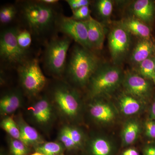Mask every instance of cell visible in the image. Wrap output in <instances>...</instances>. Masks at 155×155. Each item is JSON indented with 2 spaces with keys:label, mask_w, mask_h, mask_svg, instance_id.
I'll return each mask as SVG.
<instances>
[{
  "label": "cell",
  "mask_w": 155,
  "mask_h": 155,
  "mask_svg": "<svg viewBox=\"0 0 155 155\" xmlns=\"http://www.w3.org/2000/svg\"><path fill=\"white\" fill-rule=\"evenodd\" d=\"M118 101L120 111L127 116H133L140 113L143 109L144 104L125 91L119 95Z\"/></svg>",
  "instance_id": "cell-20"
},
{
  "label": "cell",
  "mask_w": 155,
  "mask_h": 155,
  "mask_svg": "<svg viewBox=\"0 0 155 155\" xmlns=\"http://www.w3.org/2000/svg\"><path fill=\"white\" fill-rule=\"evenodd\" d=\"M108 46L114 64L122 63L128 55L131 45V35L120 22L111 28L108 36Z\"/></svg>",
  "instance_id": "cell-8"
},
{
  "label": "cell",
  "mask_w": 155,
  "mask_h": 155,
  "mask_svg": "<svg viewBox=\"0 0 155 155\" xmlns=\"http://www.w3.org/2000/svg\"><path fill=\"white\" fill-rule=\"evenodd\" d=\"M29 155H44L42 154L41 153L35 151L34 153H32L31 154Z\"/></svg>",
  "instance_id": "cell-39"
},
{
  "label": "cell",
  "mask_w": 155,
  "mask_h": 155,
  "mask_svg": "<svg viewBox=\"0 0 155 155\" xmlns=\"http://www.w3.org/2000/svg\"><path fill=\"white\" fill-rule=\"evenodd\" d=\"M7 141L10 155H29L31 148L19 140L12 138L8 136Z\"/></svg>",
  "instance_id": "cell-26"
},
{
  "label": "cell",
  "mask_w": 155,
  "mask_h": 155,
  "mask_svg": "<svg viewBox=\"0 0 155 155\" xmlns=\"http://www.w3.org/2000/svg\"><path fill=\"white\" fill-rule=\"evenodd\" d=\"M17 28H9L3 30L0 36V57L2 61L9 65H19L27 58V51L22 49L17 43Z\"/></svg>",
  "instance_id": "cell-7"
},
{
  "label": "cell",
  "mask_w": 155,
  "mask_h": 155,
  "mask_svg": "<svg viewBox=\"0 0 155 155\" xmlns=\"http://www.w3.org/2000/svg\"><path fill=\"white\" fill-rule=\"evenodd\" d=\"M89 6H84L72 12V17L78 21H85L91 17Z\"/></svg>",
  "instance_id": "cell-31"
},
{
  "label": "cell",
  "mask_w": 155,
  "mask_h": 155,
  "mask_svg": "<svg viewBox=\"0 0 155 155\" xmlns=\"http://www.w3.org/2000/svg\"><path fill=\"white\" fill-rule=\"evenodd\" d=\"M141 126L137 120L133 119L127 121L121 133L122 147H126L133 144L138 138Z\"/></svg>",
  "instance_id": "cell-21"
},
{
  "label": "cell",
  "mask_w": 155,
  "mask_h": 155,
  "mask_svg": "<svg viewBox=\"0 0 155 155\" xmlns=\"http://www.w3.org/2000/svg\"><path fill=\"white\" fill-rule=\"evenodd\" d=\"M1 127L12 138L21 140L20 131L14 116L3 117L1 122Z\"/></svg>",
  "instance_id": "cell-25"
},
{
  "label": "cell",
  "mask_w": 155,
  "mask_h": 155,
  "mask_svg": "<svg viewBox=\"0 0 155 155\" xmlns=\"http://www.w3.org/2000/svg\"><path fill=\"white\" fill-rule=\"evenodd\" d=\"M131 16L140 19L152 29L155 26V1L136 0L128 7Z\"/></svg>",
  "instance_id": "cell-12"
},
{
  "label": "cell",
  "mask_w": 155,
  "mask_h": 155,
  "mask_svg": "<svg viewBox=\"0 0 155 155\" xmlns=\"http://www.w3.org/2000/svg\"><path fill=\"white\" fill-rule=\"evenodd\" d=\"M102 64L94 51L78 44L72 48L64 74L75 87L84 88Z\"/></svg>",
  "instance_id": "cell-1"
},
{
  "label": "cell",
  "mask_w": 155,
  "mask_h": 155,
  "mask_svg": "<svg viewBox=\"0 0 155 155\" xmlns=\"http://www.w3.org/2000/svg\"><path fill=\"white\" fill-rule=\"evenodd\" d=\"M119 22L131 35L139 39H155L153 29L133 16L124 17Z\"/></svg>",
  "instance_id": "cell-16"
},
{
  "label": "cell",
  "mask_w": 155,
  "mask_h": 155,
  "mask_svg": "<svg viewBox=\"0 0 155 155\" xmlns=\"http://www.w3.org/2000/svg\"><path fill=\"white\" fill-rule=\"evenodd\" d=\"M32 122L40 128L47 130L55 120L56 110L49 97H40L27 109Z\"/></svg>",
  "instance_id": "cell-10"
},
{
  "label": "cell",
  "mask_w": 155,
  "mask_h": 155,
  "mask_svg": "<svg viewBox=\"0 0 155 155\" xmlns=\"http://www.w3.org/2000/svg\"><path fill=\"white\" fill-rule=\"evenodd\" d=\"M68 4L72 12L84 6H89L91 1L89 0H67Z\"/></svg>",
  "instance_id": "cell-33"
},
{
  "label": "cell",
  "mask_w": 155,
  "mask_h": 155,
  "mask_svg": "<svg viewBox=\"0 0 155 155\" xmlns=\"http://www.w3.org/2000/svg\"><path fill=\"white\" fill-rule=\"evenodd\" d=\"M33 149L35 151L44 155H63L66 151L64 145L58 141H45Z\"/></svg>",
  "instance_id": "cell-23"
},
{
  "label": "cell",
  "mask_w": 155,
  "mask_h": 155,
  "mask_svg": "<svg viewBox=\"0 0 155 155\" xmlns=\"http://www.w3.org/2000/svg\"><path fill=\"white\" fill-rule=\"evenodd\" d=\"M72 39L66 36L56 37L47 45L44 63L45 68L50 75L61 78L64 75L67 66V52Z\"/></svg>",
  "instance_id": "cell-5"
},
{
  "label": "cell",
  "mask_w": 155,
  "mask_h": 155,
  "mask_svg": "<svg viewBox=\"0 0 155 155\" xmlns=\"http://www.w3.org/2000/svg\"><path fill=\"white\" fill-rule=\"evenodd\" d=\"M40 1L45 5L51 6L56 5L59 2L58 0H41Z\"/></svg>",
  "instance_id": "cell-37"
},
{
  "label": "cell",
  "mask_w": 155,
  "mask_h": 155,
  "mask_svg": "<svg viewBox=\"0 0 155 155\" xmlns=\"http://www.w3.org/2000/svg\"><path fill=\"white\" fill-rule=\"evenodd\" d=\"M145 134L147 138L155 139V120L151 118L148 119L144 123Z\"/></svg>",
  "instance_id": "cell-32"
},
{
  "label": "cell",
  "mask_w": 155,
  "mask_h": 155,
  "mask_svg": "<svg viewBox=\"0 0 155 155\" xmlns=\"http://www.w3.org/2000/svg\"><path fill=\"white\" fill-rule=\"evenodd\" d=\"M17 12V8L14 5L3 6L0 10V22L3 24L12 22L16 17Z\"/></svg>",
  "instance_id": "cell-30"
},
{
  "label": "cell",
  "mask_w": 155,
  "mask_h": 155,
  "mask_svg": "<svg viewBox=\"0 0 155 155\" xmlns=\"http://www.w3.org/2000/svg\"><path fill=\"white\" fill-rule=\"evenodd\" d=\"M17 67L19 82L25 94L29 97L37 96L47 83L38 60L28 59Z\"/></svg>",
  "instance_id": "cell-6"
},
{
  "label": "cell",
  "mask_w": 155,
  "mask_h": 155,
  "mask_svg": "<svg viewBox=\"0 0 155 155\" xmlns=\"http://www.w3.org/2000/svg\"><path fill=\"white\" fill-rule=\"evenodd\" d=\"M56 26L59 31L75 41L78 44L92 51L88 41L87 28L84 21H78L71 17L59 16Z\"/></svg>",
  "instance_id": "cell-11"
},
{
  "label": "cell",
  "mask_w": 155,
  "mask_h": 155,
  "mask_svg": "<svg viewBox=\"0 0 155 155\" xmlns=\"http://www.w3.org/2000/svg\"><path fill=\"white\" fill-rule=\"evenodd\" d=\"M122 85L124 91L144 104L154 96L155 84L134 71L124 72Z\"/></svg>",
  "instance_id": "cell-9"
},
{
  "label": "cell",
  "mask_w": 155,
  "mask_h": 155,
  "mask_svg": "<svg viewBox=\"0 0 155 155\" xmlns=\"http://www.w3.org/2000/svg\"><path fill=\"white\" fill-rule=\"evenodd\" d=\"M124 76V72L118 65L102 64L87 87L89 96L92 99L111 94L122 85Z\"/></svg>",
  "instance_id": "cell-4"
},
{
  "label": "cell",
  "mask_w": 155,
  "mask_h": 155,
  "mask_svg": "<svg viewBox=\"0 0 155 155\" xmlns=\"http://www.w3.org/2000/svg\"><path fill=\"white\" fill-rule=\"evenodd\" d=\"M14 118L20 131L21 140L25 144L34 148L45 142L38 131L29 125L21 114Z\"/></svg>",
  "instance_id": "cell-18"
},
{
  "label": "cell",
  "mask_w": 155,
  "mask_h": 155,
  "mask_svg": "<svg viewBox=\"0 0 155 155\" xmlns=\"http://www.w3.org/2000/svg\"><path fill=\"white\" fill-rule=\"evenodd\" d=\"M50 98L56 112L67 122L77 121L81 112V101L77 89L65 81L55 84Z\"/></svg>",
  "instance_id": "cell-3"
},
{
  "label": "cell",
  "mask_w": 155,
  "mask_h": 155,
  "mask_svg": "<svg viewBox=\"0 0 155 155\" xmlns=\"http://www.w3.org/2000/svg\"><path fill=\"white\" fill-rule=\"evenodd\" d=\"M89 43L92 51L102 49L105 38V28L101 22L91 16L86 21Z\"/></svg>",
  "instance_id": "cell-15"
},
{
  "label": "cell",
  "mask_w": 155,
  "mask_h": 155,
  "mask_svg": "<svg viewBox=\"0 0 155 155\" xmlns=\"http://www.w3.org/2000/svg\"><path fill=\"white\" fill-rule=\"evenodd\" d=\"M155 55L133 67V71L154 82L155 79Z\"/></svg>",
  "instance_id": "cell-22"
},
{
  "label": "cell",
  "mask_w": 155,
  "mask_h": 155,
  "mask_svg": "<svg viewBox=\"0 0 155 155\" xmlns=\"http://www.w3.org/2000/svg\"><path fill=\"white\" fill-rule=\"evenodd\" d=\"M63 127L79 150H83L87 140L82 130L75 125L67 124Z\"/></svg>",
  "instance_id": "cell-24"
},
{
  "label": "cell",
  "mask_w": 155,
  "mask_h": 155,
  "mask_svg": "<svg viewBox=\"0 0 155 155\" xmlns=\"http://www.w3.org/2000/svg\"><path fill=\"white\" fill-rule=\"evenodd\" d=\"M0 155H8L7 153L3 149L1 150V152H0Z\"/></svg>",
  "instance_id": "cell-38"
},
{
  "label": "cell",
  "mask_w": 155,
  "mask_h": 155,
  "mask_svg": "<svg viewBox=\"0 0 155 155\" xmlns=\"http://www.w3.org/2000/svg\"><path fill=\"white\" fill-rule=\"evenodd\" d=\"M155 55V39H139L131 51L129 61L134 67Z\"/></svg>",
  "instance_id": "cell-17"
},
{
  "label": "cell",
  "mask_w": 155,
  "mask_h": 155,
  "mask_svg": "<svg viewBox=\"0 0 155 155\" xmlns=\"http://www.w3.org/2000/svg\"><path fill=\"white\" fill-rule=\"evenodd\" d=\"M65 155V154H64V155Z\"/></svg>",
  "instance_id": "cell-41"
},
{
  "label": "cell",
  "mask_w": 155,
  "mask_h": 155,
  "mask_svg": "<svg viewBox=\"0 0 155 155\" xmlns=\"http://www.w3.org/2000/svg\"><path fill=\"white\" fill-rule=\"evenodd\" d=\"M121 155H140L137 150L132 147L126 148L121 153Z\"/></svg>",
  "instance_id": "cell-35"
},
{
  "label": "cell",
  "mask_w": 155,
  "mask_h": 155,
  "mask_svg": "<svg viewBox=\"0 0 155 155\" xmlns=\"http://www.w3.org/2000/svg\"><path fill=\"white\" fill-rule=\"evenodd\" d=\"M58 141L64 145L66 151L73 153L79 150L64 127L61 128L58 133Z\"/></svg>",
  "instance_id": "cell-29"
},
{
  "label": "cell",
  "mask_w": 155,
  "mask_h": 155,
  "mask_svg": "<svg viewBox=\"0 0 155 155\" xmlns=\"http://www.w3.org/2000/svg\"><path fill=\"white\" fill-rule=\"evenodd\" d=\"M150 114V118L155 120V94L153 98L152 103L151 106Z\"/></svg>",
  "instance_id": "cell-36"
},
{
  "label": "cell",
  "mask_w": 155,
  "mask_h": 155,
  "mask_svg": "<svg viewBox=\"0 0 155 155\" xmlns=\"http://www.w3.org/2000/svg\"><path fill=\"white\" fill-rule=\"evenodd\" d=\"M94 8L99 17L109 21L114 10V2L110 0H98L95 2Z\"/></svg>",
  "instance_id": "cell-27"
},
{
  "label": "cell",
  "mask_w": 155,
  "mask_h": 155,
  "mask_svg": "<svg viewBox=\"0 0 155 155\" xmlns=\"http://www.w3.org/2000/svg\"><path fill=\"white\" fill-rule=\"evenodd\" d=\"M84 155H116L117 148L105 137L96 136L87 140L83 150Z\"/></svg>",
  "instance_id": "cell-14"
},
{
  "label": "cell",
  "mask_w": 155,
  "mask_h": 155,
  "mask_svg": "<svg viewBox=\"0 0 155 155\" xmlns=\"http://www.w3.org/2000/svg\"><path fill=\"white\" fill-rule=\"evenodd\" d=\"M89 104L90 116L95 122L101 124H108L113 122L116 117V111L109 103L99 99H92Z\"/></svg>",
  "instance_id": "cell-13"
},
{
  "label": "cell",
  "mask_w": 155,
  "mask_h": 155,
  "mask_svg": "<svg viewBox=\"0 0 155 155\" xmlns=\"http://www.w3.org/2000/svg\"><path fill=\"white\" fill-rule=\"evenodd\" d=\"M154 83L155 85V79H154Z\"/></svg>",
  "instance_id": "cell-40"
},
{
  "label": "cell",
  "mask_w": 155,
  "mask_h": 155,
  "mask_svg": "<svg viewBox=\"0 0 155 155\" xmlns=\"http://www.w3.org/2000/svg\"><path fill=\"white\" fill-rule=\"evenodd\" d=\"M23 21L31 35L43 36L56 26L58 16L53 6L37 2H25L22 5Z\"/></svg>",
  "instance_id": "cell-2"
},
{
  "label": "cell",
  "mask_w": 155,
  "mask_h": 155,
  "mask_svg": "<svg viewBox=\"0 0 155 155\" xmlns=\"http://www.w3.org/2000/svg\"><path fill=\"white\" fill-rule=\"evenodd\" d=\"M143 155H155V143L146 145L142 150Z\"/></svg>",
  "instance_id": "cell-34"
},
{
  "label": "cell",
  "mask_w": 155,
  "mask_h": 155,
  "mask_svg": "<svg viewBox=\"0 0 155 155\" xmlns=\"http://www.w3.org/2000/svg\"><path fill=\"white\" fill-rule=\"evenodd\" d=\"M22 93L18 90L10 91L4 94L0 99V114L3 118L10 116L22 105Z\"/></svg>",
  "instance_id": "cell-19"
},
{
  "label": "cell",
  "mask_w": 155,
  "mask_h": 155,
  "mask_svg": "<svg viewBox=\"0 0 155 155\" xmlns=\"http://www.w3.org/2000/svg\"><path fill=\"white\" fill-rule=\"evenodd\" d=\"M16 38L20 48L27 51L32 42L31 34L30 31L26 28H17Z\"/></svg>",
  "instance_id": "cell-28"
}]
</instances>
